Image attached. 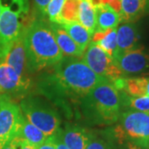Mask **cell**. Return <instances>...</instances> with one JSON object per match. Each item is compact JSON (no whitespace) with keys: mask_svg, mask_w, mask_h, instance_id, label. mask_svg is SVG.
<instances>
[{"mask_svg":"<svg viewBox=\"0 0 149 149\" xmlns=\"http://www.w3.org/2000/svg\"><path fill=\"white\" fill-rule=\"evenodd\" d=\"M94 134L77 124H65L62 129V140L68 149H85Z\"/></svg>","mask_w":149,"mask_h":149,"instance_id":"11","label":"cell"},{"mask_svg":"<svg viewBox=\"0 0 149 149\" xmlns=\"http://www.w3.org/2000/svg\"><path fill=\"white\" fill-rule=\"evenodd\" d=\"M33 82L31 77L23 78L10 65L0 61V95L6 94L14 100L30 95Z\"/></svg>","mask_w":149,"mask_h":149,"instance_id":"8","label":"cell"},{"mask_svg":"<svg viewBox=\"0 0 149 149\" xmlns=\"http://www.w3.org/2000/svg\"><path fill=\"white\" fill-rule=\"evenodd\" d=\"M79 22L93 35L95 31V9L87 0H81L79 12Z\"/></svg>","mask_w":149,"mask_h":149,"instance_id":"21","label":"cell"},{"mask_svg":"<svg viewBox=\"0 0 149 149\" xmlns=\"http://www.w3.org/2000/svg\"><path fill=\"white\" fill-rule=\"evenodd\" d=\"M113 149H148L143 148V146H140L139 144L134 143L132 142H126L119 145L113 146Z\"/></svg>","mask_w":149,"mask_h":149,"instance_id":"29","label":"cell"},{"mask_svg":"<svg viewBox=\"0 0 149 149\" xmlns=\"http://www.w3.org/2000/svg\"><path fill=\"white\" fill-rule=\"evenodd\" d=\"M148 77H123V91L131 96L147 95V85Z\"/></svg>","mask_w":149,"mask_h":149,"instance_id":"20","label":"cell"},{"mask_svg":"<svg viewBox=\"0 0 149 149\" xmlns=\"http://www.w3.org/2000/svg\"><path fill=\"white\" fill-rule=\"evenodd\" d=\"M20 108L27 120L47 137L61 128V118L56 108L40 96L28 95L20 100Z\"/></svg>","mask_w":149,"mask_h":149,"instance_id":"5","label":"cell"},{"mask_svg":"<svg viewBox=\"0 0 149 149\" xmlns=\"http://www.w3.org/2000/svg\"><path fill=\"white\" fill-rule=\"evenodd\" d=\"M147 95L149 96V77H148V85H147Z\"/></svg>","mask_w":149,"mask_h":149,"instance_id":"32","label":"cell"},{"mask_svg":"<svg viewBox=\"0 0 149 149\" xmlns=\"http://www.w3.org/2000/svg\"><path fill=\"white\" fill-rule=\"evenodd\" d=\"M65 0H52L48 4L46 15H47L49 22H57L59 21L60 13L62 9Z\"/></svg>","mask_w":149,"mask_h":149,"instance_id":"23","label":"cell"},{"mask_svg":"<svg viewBox=\"0 0 149 149\" xmlns=\"http://www.w3.org/2000/svg\"><path fill=\"white\" fill-rule=\"evenodd\" d=\"M51 1L52 0H33L35 9L42 16H46V10Z\"/></svg>","mask_w":149,"mask_h":149,"instance_id":"25","label":"cell"},{"mask_svg":"<svg viewBox=\"0 0 149 149\" xmlns=\"http://www.w3.org/2000/svg\"><path fill=\"white\" fill-rule=\"evenodd\" d=\"M91 41L97 43L112 59L115 56L117 51V28L105 32H95Z\"/></svg>","mask_w":149,"mask_h":149,"instance_id":"17","label":"cell"},{"mask_svg":"<svg viewBox=\"0 0 149 149\" xmlns=\"http://www.w3.org/2000/svg\"><path fill=\"white\" fill-rule=\"evenodd\" d=\"M122 109L149 113V96H131L123 91H118Z\"/></svg>","mask_w":149,"mask_h":149,"instance_id":"19","label":"cell"},{"mask_svg":"<svg viewBox=\"0 0 149 149\" xmlns=\"http://www.w3.org/2000/svg\"><path fill=\"white\" fill-rule=\"evenodd\" d=\"M95 9L96 18L95 32H105L109 29L117 28L121 22L120 15L109 6L102 4Z\"/></svg>","mask_w":149,"mask_h":149,"instance_id":"15","label":"cell"},{"mask_svg":"<svg viewBox=\"0 0 149 149\" xmlns=\"http://www.w3.org/2000/svg\"><path fill=\"white\" fill-rule=\"evenodd\" d=\"M75 43L85 52L91 43L92 34L79 22H59Z\"/></svg>","mask_w":149,"mask_h":149,"instance_id":"16","label":"cell"},{"mask_svg":"<svg viewBox=\"0 0 149 149\" xmlns=\"http://www.w3.org/2000/svg\"><path fill=\"white\" fill-rule=\"evenodd\" d=\"M13 140L16 143L17 149H36V148L33 145L29 143L25 139L16 137L15 139H13Z\"/></svg>","mask_w":149,"mask_h":149,"instance_id":"27","label":"cell"},{"mask_svg":"<svg viewBox=\"0 0 149 149\" xmlns=\"http://www.w3.org/2000/svg\"><path fill=\"white\" fill-rule=\"evenodd\" d=\"M1 61H3L5 63L10 65L22 77H30L27 66L26 50L24 44V27L16 40L11 44L5 56Z\"/></svg>","mask_w":149,"mask_h":149,"instance_id":"10","label":"cell"},{"mask_svg":"<svg viewBox=\"0 0 149 149\" xmlns=\"http://www.w3.org/2000/svg\"><path fill=\"white\" fill-rule=\"evenodd\" d=\"M80 104L85 118L99 125L115 123L122 112L118 91L108 80L95 86L81 100Z\"/></svg>","mask_w":149,"mask_h":149,"instance_id":"3","label":"cell"},{"mask_svg":"<svg viewBox=\"0 0 149 149\" xmlns=\"http://www.w3.org/2000/svg\"><path fill=\"white\" fill-rule=\"evenodd\" d=\"M50 25L52 29L54 37L58 47L61 49L64 56H70L80 58L84 55V51L75 43L74 40L70 37L61 24L57 22H51Z\"/></svg>","mask_w":149,"mask_h":149,"instance_id":"13","label":"cell"},{"mask_svg":"<svg viewBox=\"0 0 149 149\" xmlns=\"http://www.w3.org/2000/svg\"><path fill=\"white\" fill-rule=\"evenodd\" d=\"M24 44L29 74L49 69L64 56L50 22L43 19H33L24 27Z\"/></svg>","mask_w":149,"mask_h":149,"instance_id":"2","label":"cell"},{"mask_svg":"<svg viewBox=\"0 0 149 149\" xmlns=\"http://www.w3.org/2000/svg\"><path fill=\"white\" fill-rule=\"evenodd\" d=\"M121 22H134L149 13V0H120Z\"/></svg>","mask_w":149,"mask_h":149,"instance_id":"14","label":"cell"},{"mask_svg":"<svg viewBox=\"0 0 149 149\" xmlns=\"http://www.w3.org/2000/svg\"><path fill=\"white\" fill-rule=\"evenodd\" d=\"M54 142L56 146V149H68L67 147L64 143L63 140H62V129L60 128L56 131V133H54L53 135H52Z\"/></svg>","mask_w":149,"mask_h":149,"instance_id":"26","label":"cell"},{"mask_svg":"<svg viewBox=\"0 0 149 149\" xmlns=\"http://www.w3.org/2000/svg\"><path fill=\"white\" fill-rule=\"evenodd\" d=\"M17 137L25 139L35 148L42 143L47 139V136L35 125H33L32 123L29 122L24 115L22 120L21 128Z\"/></svg>","mask_w":149,"mask_h":149,"instance_id":"18","label":"cell"},{"mask_svg":"<svg viewBox=\"0 0 149 149\" xmlns=\"http://www.w3.org/2000/svg\"><path fill=\"white\" fill-rule=\"evenodd\" d=\"M1 149H17V147L16 143H14V141L12 140L10 142L7 143Z\"/></svg>","mask_w":149,"mask_h":149,"instance_id":"31","label":"cell"},{"mask_svg":"<svg viewBox=\"0 0 149 149\" xmlns=\"http://www.w3.org/2000/svg\"><path fill=\"white\" fill-rule=\"evenodd\" d=\"M0 13H1V7H0Z\"/></svg>","mask_w":149,"mask_h":149,"instance_id":"33","label":"cell"},{"mask_svg":"<svg viewBox=\"0 0 149 149\" xmlns=\"http://www.w3.org/2000/svg\"><path fill=\"white\" fill-rule=\"evenodd\" d=\"M113 145L105 137L99 138L94 135L85 149H113Z\"/></svg>","mask_w":149,"mask_h":149,"instance_id":"24","label":"cell"},{"mask_svg":"<svg viewBox=\"0 0 149 149\" xmlns=\"http://www.w3.org/2000/svg\"><path fill=\"white\" fill-rule=\"evenodd\" d=\"M139 47H141L139 33L136 25L133 22L122 23L117 28V51L115 56Z\"/></svg>","mask_w":149,"mask_h":149,"instance_id":"12","label":"cell"},{"mask_svg":"<svg viewBox=\"0 0 149 149\" xmlns=\"http://www.w3.org/2000/svg\"><path fill=\"white\" fill-rule=\"evenodd\" d=\"M36 149H56V146L52 136L47 137L42 143L37 146Z\"/></svg>","mask_w":149,"mask_h":149,"instance_id":"30","label":"cell"},{"mask_svg":"<svg viewBox=\"0 0 149 149\" xmlns=\"http://www.w3.org/2000/svg\"><path fill=\"white\" fill-rule=\"evenodd\" d=\"M113 60L123 77L139 75L149 71V55L142 47L117 54Z\"/></svg>","mask_w":149,"mask_h":149,"instance_id":"9","label":"cell"},{"mask_svg":"<svg viewBox=\"0 0 149 149\" xmlns=\"http://www.w3.org/2000/svg\"><path fill=\"white\" fill-rule=\"evenodd\" d=\"M102 3L105 5L109 6L115 12L120 15L121 14V3L120 0H101Z\"/></svg>","mask_w":149,"mask_h":149,"instance_id":"28","label":"cell"},{"mask_svg":"<svg viewBox=\"0 0 149 149\" xmlns=\"http://www.w3.org/2000/svg\"><path fill=\"white\" fill-rule=\"evenodd\" d=\"M80 2L81 0H65L57 23L61 22H79Z\"/></svg>","mask_w":149,"mask_h":149,"instance_id":"22","label":"cell"},{"mask_svg":"<svg viewBox=\"0 0 149 149\" xmlns=\"http://www.w3.org/2000/svg\"><path fill=\"white\" fill-rule=\"evenodd\" d=\"M23 113L20 105L10 96L0 95V149L17 137Z\"/></svg>","mask_w":149,"mask_h":149,"instance_id":"6","label":"cell"},{"mask_svg":"<svg viewBox=\"0 0 149 149\" xmlns=\"http://www.w3.org/2000/svg\"><path fill=\"white\" fill-rule=\"evenodd\" d=\"M82 60L95 74L109 80L112 84L118 79L123 77L114 64L113 60L94 42H91L89 44Z\"/></svg>","mask_w":149,"mask_h":149,"instance_id":"7","label":"cell"},{"mask_svg":"<svg viewBox=\"0 0 149 149\" xmlns=\"http://www.w3.org/2000/svg\"><path fill=\"white\" fill-rule=\"evenodd\" d=\"M104 133L113 146L132 142L148 149L149 113L128 109L122 111L117 122Z\"/></svg>","mask_w":149,"mask_h":149,"instance_id":"4","label":"cell"},{"mask_svg":"<svg viewBox=\"0 0 149 149\" xmlns=\"http://www.w3.org/2000/svg\"><path fill=\"white\" fill-rule=\"evenodd\" d=\"M148 149H149V144H148Z\"/></svg>","mask_w":149,"mask_h":149,"instance_id":"34","label":"cell"},{"mask_svg":"<svg viewBox=\"0 0 149 149\" xmlns=\"http://www.w3.org/2000/svg\"><path fill=\"white\" fill-rule=\"evenodd\" d=\"M41 74L37 91L49 101L70 112L71 103H79L90 91L107 79L95 74L80 58L63 56Z\"/></svg>","mask_w":149,"mask_h":149,"instance_id":"1","label":"cell"}]
</instances>
